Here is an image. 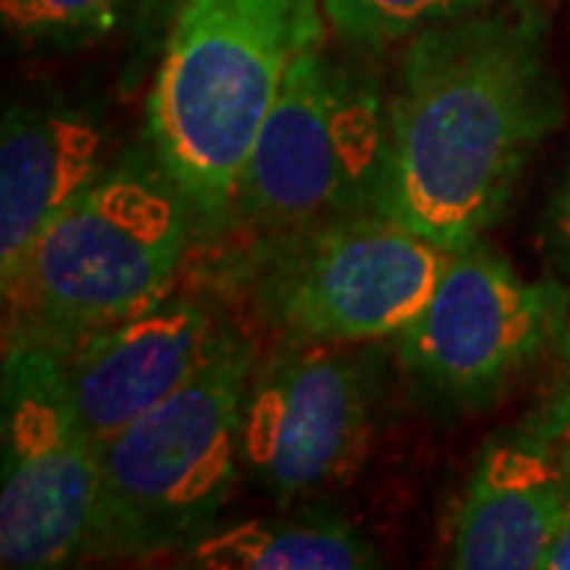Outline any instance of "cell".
Instances as JSON below:
<instances>
[{
	"mask_svg": "<svg viewBox=\"0 0 570 570\" xmlns=\"http://www.w3.org/2000/svg\"><path fill=\"white\" fill-rule=\"evenodd\" d=\"M561 115L532 0L409 39L390 92L381 213L448 250L479 245Z\"/></svg>",
	"mask_w": 570,
	"mask_h": 570,
	"instance_id": "cell-1",
	"label": "cell"
},
{
	"mask_svg": "<svg viewBox=\"0 0 570 570\" xmlns=\"http://www.w3.org/2000/svg\"><path fill=\"white\" fill-rule=\"evenodd\" d=\"M324 32L321 0H181L146 102V137L200 219L232 213L288 67Z\"/></svg>",
	"mask_w": 570,
	"mask_h": 570,
	"instance_id": "cell-2",
	"label": "cell"
},
{
	"mask_svg": "<svg viewBox=\"0 0 570 570\" xmlns=\"http://www.w3.org/2000/svg\"><path fill=\"white\" fill-rule=\"evenodd\" d=\"M190 204L153 156L105 168L32 250L3 295L7 340L67 352L168 298L190 245Z\"/></svg>",
	"mask_w": 570,
	"mask_h": 570,
	"instance_id": "cell-3",
	"label": "cell"
},
{
	"mask_svg": "<svg viewBox=\"0 0 570 570\" xmlns=\"http://www.w3.org/2000/svg\"><path fill=\"white\" fill-rule=\"evenodd\" d=\"M254 371V346L228 330L184 387L99 444L102 482L89 554L153 558L209 532L235 489Z\"/></svg>",
	"mask_w": 570,
	"mask_h": 570,
	"instance_id": "cell-4",
	"label": "cell"
},
{
	"mask_svg": "<svg viewBox=\"0 0 570 570\" xmlns=\"http://www.w3.org/2000/svg\"><path fill=\"white\" fill-rule=\"evenodd\" d=\"M390 92L365 61L305 48L235 187L232 216L279 235L381 209Z\"/></svg>",
	"mask_w": 570,
	"mask_h": 570,
	"instance_id": "cell-5",
	"label": "cell"
},
{
	"mask_svg": "<svg viewBox=\"0 0 570 570\" xmlns=\"http://www.w3.org/2000/svg\"><path fill=\"white\" fill-rule=\"evenodd\" d=\"M450 254L381 209L266 235L257 305L285 343L387 340L425 311Z\"/></svg>",
	"mask_w": 570,
	"mask_h": 570,
	"instance_id": "cell-6",
	"label": "cell"
},
{
	"mask_svg": "<svg viewBox=\"0 0 570 570\" xmlns=\"http://www.w3.org/2000/svg\"><path fill=\"white\" fill-rule=\"evenodd\" d=\"M0 431V564H73L92 546L102 469L58 348L3 343Z\"/></svg>",
	"mask_w": 570,
	"mask_h": 570,
	"instance_id": "cell-7",
	"label": "cell"
},
{
	"mask_svg": "<svg viewBox=\"0 0 570 570\" xmlns=\"http://www.w3.org/2000/svg\"><path fill=\"white\" fill-rule=\"evenodd\" d=\"M568 285L532 283L482 242L453 250L425 311L400 333V362L422 396L482 409L558 340Z\"/></svg>",
	"mask_w": 570,
	"mask_h": 570,
	"instance_id": "cell-8",
	"label": "cell"
},
{
	"mask_svg": "<svg viewBox=\"0 0 570 570\" xmlns=\"http://www.w3.org/2000/svg\"><path fill=\"white\" fill-rule=\"evenodd\" d=\"M355 343H285L254 371L242 463L279 501L340 485L362 463L377 377Z\"/></svg>",
	"mask_w": 570,
	"mask_h": 570,
	"instance_id": "cell-9",
	"label": "cell"
},
{
	"mask_svg": "<svg viewBox=\"0 0 570 570\" xmlns=\"http://www.w3.org/2000/svg\"><path fill=\"white\" fill-rule=\"evenodd\" d=\"M228 326L197 298H163L61 352L86 431L105 444L184 387L216 355Z\"/></svg>",
	"mask_w": 570,
	"mask_h": 570,
	"instance_id": "cell-10",
	"label": "cell"
},
{
	"mask_svg": "<svg viewBox=\"0 0 570 570\" xmlns=\"http://www.w3.org/2000/svg\"><path fill=\"white\" fill-rule=\"evenodd\" d=\"M99 124L63 102H10L0 127V285H20L48 225L105 171Z\"/></svg>",
	"mask_w": 570,
	"mask_h": 570,
	"instance_id": "cell-11",
	"label": "cell"
},
{
	"mask_svg": "<svg viewBox=\"0 0 570 570\" xmlns=\"http://www.w3.org/2000/svg\"><path fill=\"white\" fill-rule=\"evenodd\" d=\"M570 508L558 453L532 438L491 441L469 479L453 527L450 564L463 570H535Z\"/></svg>",
	"mask_w": 570,
	"mask_h": 570,
	"instance_id": "cell-12",
	"label": "cell"
},
{
	"mask_svg": "<svg viewBox=\"0 0 570 570\" xmlns=\"http://www.w3.org/2000/svg\"><path fill=\"white\" fill-rule=\"evenodd\" d=\"M187 564L206 570H362L381 561L365 535L343 520L285 517L206 532L187 546Z\"/></svg>",
	"mask_w": 570,
	"mask_h": 570,
	"instance_id": "cell-13",
	"label": "cell"
},
{
	"mask_svg": "<svg viewBox=\"0 0 570 570\" xmlns=\"http://www.w3.org/2000/svg\"><path fill=\"white\" fill-rule=\"evenodd\" d=\"M508 0H321L326 29L355 51H381Z\"/></svg>",
	"mask_w": 570,
	"mask_h": 570,
	"instance_id": "cell-14",
	"label": "cell"
},
{
	"mask_svg": "<svg viewBox=\"0 0 570 570\" xmlns=\"http://www.w3.org/2000/svg\"><path fill=\"white\" fill-rule=\"evenodd\" d=\"M142 0H0L10 36L32 45H82L115 32Z\"/></svg>",
	"mask_w": 570,
	"mask_h": 570,
	"instance_id": "cell-15",
	"label": "cell"
},
{
	"mask_svg": "<svg viewBox=\"0 0 570 570\" xmlns=\"http://www.w3.org/2000/svg\"><path fill=\"white\" fill-rule=\"evenodd\" d=\"M539 245L561 283L570 285V168L558 178L546 200L539 219Z\"/></svg>",
	"mask_w": 570,
	"mask_h": 570,
	"instance_id": "cell-16",
	"label": "cell"
},
{
	"mask_svg": "<svg viewBox=\"0 0 570 570\" xmlns=\"http://www.w3.org/2000/svg\"><path fill=\"white\" fill-rule=\"evenodd\" d=\"M542 570H570V508L558 532H554V539H551L546 558H542Z\"/></svg>",
	"mask_w": 570,
	"mask_h": 570,
	"instance_id": "cell-17",
	"label": "cell"
},
{
	"mask_svg": "<svg viewBox=\"0 0 570 570\" xmlns=\"http://www.w3.org/2000/svg\"><path fill=\"white\" fill-rule=\"evenodd\" d=\"M554 453H558V460H561V466H564V472H568V479H570V425L568 431L561 434V444H558Z\"/></svg>",
	"mask_w": 570,
	"mask_h": 570,
	"instance_id": "cell-18",
	"label": "cell"
}]
</instances>
